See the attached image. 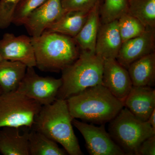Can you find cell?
Listing matches in <instances>:
<instances>
[{"label":"cell","mask_w":155,"mask_h":155,"mask_svg":"<svg viewBox=\"0 0 155 155\" xmlns=\"http://www.w3.org/2000/svg\"><path fill=\"white\" fill-rule=\"evenodd\" d=\"M27 68L18 61L4 60L0 63V87L3 93L17 91Z\"/></svg>","instance_id":"18"},{"label":"cell","mask_w":155,"mask_h":155,"mask_svg":"<svg viewBox=\"0 0 155 155\" xmlns=\"http://www.w3.org/2000/svg\"><path fill=\"white\" fill-rule=\"evenodd\" d=\"M0 56L4 60L21 62L27 67H36L31 38L26 35L5 33L0 40Z\"/></svg>","instance_id":"10"},{"label":"cell","mask_w":155,"mask_h":155,"mask_svg":"<svg viewBox=\"0 0 155 155\" xmlns=\"http://www.w3.org/2000/svg\"><path fill=\"white\" fill-rule=\"evenodd\" d=\"M29 132V155H65L67 152L43 134L31 128Z\"/></svg>","instance_id":"20"},{"label":"cell","mask_w":155,"mask_h":155,"mask_svg":"<svg viewBox=\"0 0 155 155\" xmlns=\"http://www.w3.org/2000/svg\"><path fill=\"white\" fill-rule=\"evenodd\" d=\"M31 38L36 67L42 71H62L80 54V48L71 37L46 30L39 36Z\"/></svg>","instance_id":"3"},{"label":"cell","mask_w":155,"mask_h":155,"mask_svg":"<svg viewBox=\"0 0 155 155\" xmlns=\"http://www.w3.org/2000/svg\"><path fill=\"white\" fill-rule=\"evenodd\" d=\"M89 12L82 11H67L47 30L74 38L85 24Z\"/></svg>","instance_id":"19"},{"label":"cell","mask_w":155,"mask_h":155,"mask_svg":"<svg viewBox=\"0 0 155 155\" xmlns=\"http://www.w3.org/2000/svg\"><path fill=\"white\" fill-rule=\"evenodd\" d=\"M2 89H1V87H0V94H2Z\"/></svg>","instance_id":"30"},{"label":"cell","mask_w":155,"mask_h":155,"mask_svg":"<svg viewBox=\"0 0 155 155\" xmlns=\"http://www.w3.org/2000/svg\"><path fill=\"white\" fill-rule=\"evenodd\" d=\"M155 52V28H147L141 35L123 43L116 58L126 69L133 62Z\"/></svg>","instance_id":"12"},{"label":"cell","mask_w":155,"mask_h":155,"mask_svg":"<svg viewBox=\"0 0 155 155\" xmlns=\"http://www.w3.org/2000/svg\"><path fill=\"white\" fill-rule=\"evenodd\" d=\"M155 155V135L147 138L139 147L137 155Z\"/></svg>","instance_id":"27"},{"label":"cell","mask_w":155,"mask_h":155,"mask_svg":"<svg viewBox=\"0 0 155 155\" xmlns=\"http://www.w3.org/2000/svg\"><path fill=\"white\" fill-rule=\"evenodd\" d=\"M72 123L83 136L90 154L125 155L107 132L104 124L97 127L75 119Z\"/></svg>","instance_id":"8"},{"label":"cell","mask_w":155,"mask_h":155,"mask_svg":"<svg viewBox=\"0 0 155 155\" xmlns=\"http://www.w3.org/2000/svg\"><path fill=\"white\" fill-rule=\"evenodd\" d=\"M66 100L73 119L101 125L110 122L124 107V102L103 84L88 87Z\"/></svg>","instance_id":"1"},{"label":"cell","mask_w":155,"mask_h":155,"mask_svg":"<svg viewBox=\"0 0 155 155\" xmlns=\"http://www.w3.org/2000/svg\"><path fill=\"white\" fill-rule=\"evenodd\" d=\"M122 44L118 20L104 24L101 23L96 43V54L104 60L116 59Z\"/></svg>","instance_id":"13"},{"label":"cell","mask_w":155,"mask_h":155,"mask_svg":"<svg viewBox=\"0 0 155 155\" xmlns=\"http://www.w3.org/2000/svg\"><path fill=\"white\" fill-rule=\"evenodd\" d=\"M117 20L122 43L140 36L147 29L140 20L127 13L122 15Z\"/></svg>","instance_id":"22"},{"label":"cell","mask_w":155,"mask_h":155,"mask_svg":"<svg viewBox=\"0 0 155 155\" xmlns=\"http://www.w3.org/2000/svg\"><path fill=\"white\" fill-rule=\"evenodd\" d=\"M47 0H22L14 11L12 23L16 25H23L28 14Z\"/></svg>","instance_id":"24"},{"label":"cell","mask_w":155,"mask_h":155,"mask_svg":"<svg viewBox=\"0 0 155 155\" xmlns=\"http://www.w3.org/2000/svg\"><path fill=\"white\" fill-rule=\"evenodd\" d=\"M147 122L153 127V129L155 130V110L153 111L149 118H148Z\"/></svg>","instance_id":"28"},{"label":"cell","mask_w":155,"mask_h":155,"mask_svg":"<svg viewBox=\"0 0 155 155\" xmlns=\"http://www.w3.org/2000/svg\"><path fill=\"white\" fill-rule=\"evenodd\" d=\"M73 119L67 100L57 99L52 104L42 106L31 128L61 144L68 154L83 155L73 130Z\"/></svg>","instance_id":"2"},{"label":"cell","mask_w":155,"mask_h":155,"mask_svg":"<svg viewBox=\"0 0 155 155\" xmlns=\"http://www.w3.org/2000/svg\"><path fill=\"white\" fill-rule=\"evenodd\" d=\"M102 84L124 102L133 86L127 69L114 59L104 60Z\"/></svg>","instance_id":"11"},{"label":"cell","mask_w":155,"mask_h":155,"mask_svg":"<svg viewBox=\"0 0 155 155\" xmlns=\"http://www.w3.org/2000/svg\"><path fill=\"white\" fill-rule=\"evenodd\" d=\"M4 60V59H3L2 58V57H1V56H0V63L1 62H2V61Z\"/></svg>","instance_id":"29"},{"label":"cell","mask_w":155,"mask_h":155,"mask_svg":"<svg viewBox=\"0 0 155 155\" xmlns=\"http://www.w3.org/2000/svg\"><path fill=\"white\" fill-rule=\"evenodd\" d=\"M42 106L18 91L0 94V128L26 127L31 129Z\"/></svg>","instance_id":"6"},{"label":"cell","mask_w":155,"mask_h":155,"mask_svg":"<svg viewBox=\"0 0 155 155\" xmlns=\"http://www.w3.org/2000/svg\"><path fill=\"white\" fill-rule=\"evenodd\" d=\"M34 68L27 67L17 91L36 101L42 106L52 104L57 99L62 85L61 78L40 76Z\"/></svg>","instance_id":"7"},{"label":"cell","mask_w":155,"mask_h":155,"mask_svg":"<svg viewBox=\"0 0 155 155\" xmlns=\"http://www.w3.org/2000/svg\"><path fill=\"white\" fill-rule=\"evenodd\" d=\"M22 0L0 1V29L8 28L12 23L14 11Z\"/></svg>","instance_id":"25"},{"label":"cell","mask_w":155,"mask_h":155,"mask_svg":"<svg viewBox=\"0 0 155 155\" xmlns=\"http://www.w3.org/2000/svg\"><path fill=\"white\" fill-rule=\"evenodd\" d=\"M127 10L128 0H104L100 8L101 23L104 24L117 20L127 14Z\"/></svg>","instance_id":"23"},{"label":"cell","mask_w":155,"mask_h":155,"mask_svg":"<svg viewBox=\"0 0 155 155\" xmlns=\"http://www.w3.org/2000/svg\"><path fill=\"white\" fill-rule=\"evenodd\" d=\"M19 127L0 128V153L3 155H29L28 134H21Z\"/></svg>","instance_id":"15"},{"label":"cell","mask_w":155,"mask_h":155,"mask_svg":"<svg viewBox=\"0 0 155 155\" xmlns=\"http://www.w3.org/2000/svg\"><path fill=\"white\" fill-rule=\"evenodd\" d=\"M127 71L133 86H154L155 52L134 61Z\"/></svg>","instance_id":"16"},{"label":"cell","mask_w":155,"mask_h":155,"mask_svg":"<svg viewBox=\"0 0 155 155\" xmlns=\"http://www.w3.org/2000/svg\"><path fill=\"white\" fill-rule=\"evenodd\" d=\"M104 0H61L62 6L66 12L82 11L90 12L97 4L102 5Z\"/></svg>","instance_id":"26"},{"label":"cell","mask_w":155,"mask_h":155,"mask_svg":"<svg viewBox=\"0 0 155 155\" xmlns=\"http://www.w3.org/2000/svg\"><path fill=\"white\" fill-rule=\"evenodd\" d=\"M127 13L147 28H155V0H128Z\"/></svg>","instance_id":"21"},{"label":"cell","mask_w":155,"mask_h":155,"mask_svg":"<svg viewBox=\"0 0 155 155\" xmlns=\"http://www.w3.org/2000/svg\"><path fill=\"white\" fill-rule=\"evenodd\" d=\"M104 60L95 53L81 50L78 58L62 70L57 99L67 100L84 90L102 84Z\"/></svg>","instance_id":"4"},{"label":"cell","mask_w":155,"mask_h":155,"mask_svg":"<svg viewBox=\"0 0 155 155\" xmlns=\"http://www.w3.org/2000/svg\"><path fill=\"white\" fill-rule=\"evenodd\" d=\"M101 5L97 4L90 11L85 24L74 38L81 50L95 53L97 36L101 23L100 10Z\"/></svg>","instance_id":"17"},{"label":"cell","mask_w":155,"mask_h":155,"mask_svg":"<svg viewBox=\"0 0 155 155\" xmlns=\"http://www.w3.org/2000/svg\"><path fill=\"white\" fill-rule=\"evenodd\" d=\"M65 12L61 0H47L28 14L22 25L31 37L39 36Z\"/></svg>","instance_id":"9"},{"label":"cell","mask_w":155,"mask_h":155,"mask_svg":"<svg viewBox=\"0 0 155 155\" xmlns=\"http://www.w3.org/2000/svg\"><path fill=\"white\" fill-rule=\"evenodd\" d=\"M124 107L137 119L147 121L155 110V90L150 87L133 86L124 101Z\"/></svg>","instance_id":"14"},{"label":"cell","mask_w":155,"mask_h":155,"mask_svg":"<svg viewBox=\"0 0 155 155\" xmlns=\"http://www.w3.org/2000/svg\"><path fill=\"white\" fill-rule=\"evenodd\" d=\"M109 122V134L125 155H137L142 143L155 135L148 122L137 119L125 107Z\"/></svg>","instance_id":"5"}]
</instances>
